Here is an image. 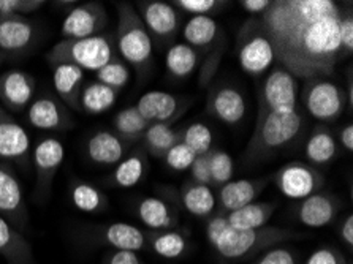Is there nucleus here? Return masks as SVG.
Returning a JSON list of instances; mask_svg holds the SVG:
<instances>
[{
  "instance_id": "36",
  "label": "nucleus",
  "mask_w": 353,
  "mask_h": 264,
  "mask_svg": "<svg viewBox=\"0 0 353 264\" xmlns=\"http://www.w3.org/2000/svg\"><path fill=\"white\" fill-rule=\"evenodd\" d=\"M144 172H146V159L138 152L121 160L116 165L111 179H113V184L117 187L132 188L143 179Z\"/></svg>"
},
{
  "instance_id": "25",
  "label": "nucleus",
  "mask_w": 353,
  "mask_h": 264,
  "mask_svg": "<svg viewBox=\"0 0 353 264\" xmlns=\"http://www.w3.org/2000/svg\"><path fill=\"white\" fill-rule=\"evenodd\" d=\"M210 111L227 125H236L245 114V101L236 89L221 88L211 95Z\"/></svg>"
},
{
  "instance_id": "24",
  "label": "nucleus",
  "mask_w": 353,
  "mask_h": 264,
  "mask_svg": "<svg viewBox=\"0 0 353 264\" xmlns=\"http://www.w3.org/2000/svg\"><path fill=\"white\" fill-rule=\"evenodd\" d=\"M0 255L7 264H35L28 239L2 217H0Z\"/></svg>"
},
{
  "instance_id": "23",
  "label": "nucleus",
  "mask_w": 353,
  "mask_h": 264,
  "mask_svg": "<svg viewBox=\"0 0 353 264\" xmlns=\"http://www.w3.org/2000/svg\"><path fill=\"white\" fill-rule=\"evenodd\" d=\"M52 83H54L59 100L63 105L70 110H81L79 97H81L84 88V72L81 68L70 65V63L56 65L54 73H52Z\"/></svg>"
},
{
  "instance_id": "5",
  "label": "nucleus",
  "mask_w": 353,
  "mask_h": 264,
  "mask_svg": "<svg viewBox=\"0 0 353 264\" xmlns=\"http://www.w3.org/2000/svg\"><path fill=\"white\" fill-rule=\"evenodd\" d=\"M116 45L121 56L137 70L146 68L151 62L152 39L132 3L117 5Z\"/></svg>"
},
{
  "instance_id": "16",
  "label": "nucleus",
  "mask_w": 353,
  "mask_h": 264,
  "mask_svg": "<svg viewBox=\"0 0 353 264\" xmlns=\"http://www.w3.org/2000/svg\"><path fill=\"white\" fill-rule=\"evenodd\" d=\"M35 78L23 70H10L0 74V105L12 112H21L32 103Z\"/></svg>"
},
{
  "instance_id": "30",
  "label": "nucleus",
  "mask_w": 353,
  "mask_h": 264,
  "mask_svg": "<svg viewBox=\"0 0 353 264\" xmlns=\"http://www.w3.org/2000/svg\"><path fill=\"white\" fill-rule=\"evenodd\" d=\"M117 100V90L99 83L85 84L79 97V108L88 114H101L108 111Z\"/></svg>"
},
{
  "instance_id": "38",
  "label": "nucleus",
  "mask_w": 353,
  "mask_h": 264,
  "mask_svg": "<svg viewBox=\"0 0 353 264\" xmlns=\"http://www.w3.org/2000/svg\"><path fill=\"white\" fill-rule=\"evenodd\" d=\"M292 7L304 23H315L341 14V10L333 0H292Z\"/></svg>"
},
{
  "instance_id": "22",
  "label": "nucleus",
  "mask_w": 353,
  "mask_h": 264,
  "mask_svg": "<svg viewBox=\"0 0 353 264\" xmlns=\"http://www.w3.org/2000/svg\"><path fill=\"white\" fill-rule=\"evenodd\" d=\"M266 184H268L266 179H239L227 182L225 185L221 187V193H219V203H221L222 211L230 214L254 203L256 196L263 192Z\"/></svg>"
},
{
  "instance_id": "12",
  "label": "nucleus",
  "mask_w": 353,
  "mask_h": 264,
  "mask_svg": "<svg viewBox=\"0 0 353 264\" xmlns=\"http://www.w3.org/2000/svg\"><path fill=\"white\" fill-rule=\"evenodd\" d=\"M149 35L159 40H170L178 34L181 18L171 3L160 0H143L133 5Z\"/></svg>"
},
{
  "instance_id": "50",
  "label": "nucleus",
  "mask_w": 353,
  "mask_h": 264,
  "mask_svg": "<svg viewBox=\"0 0 353 264\" xmlns=\"http://www.w3.org/2000/svg\"><path fill=\"white\" fill-rule=\"evenodd\" d=\"M239 5L250 14H263L270 8L271 0H243Z\"/></svg>"
},
{
  "instance_id": "33",
  "label": "nucleus",
  "mask_w": 353,
  "mask_h": 264,
  "mask_svg": "<svg viewBox=\"0 0 353 264\" xmlns=\"http://www.w3.org/2000/svg\"><path fill=\"white\" fill-rule=\"evenodd\" d=\"M183 204L195 217H210L216 209V196L210 185L192 184L187 185L183 192Z\"/></svg>"
},
{
  "instance_id": "2",
  "label": "nucleus",
  "mask_w": 353,
  "mask_h": 264,
  "mask_svg": "<svg viewBox=\"0 0 353 264\" xmlns=\"http://www.w3.org/2000/svg\"><path fill=\"white\" fill-rule=\"evenodd\" d=\"M206 234L219 255L228 261H244L256 253L270 250L283 242L301 239L303 234L292 230L263 226L259 230H234L225 215H216L206 225Z\"/></svg>"
},
{
  "instance_id": "52",
  "label": "nucleus",
  "mask_w": 353,
  "mask_h": 264,
  "mask_svg": "<svg viewBox=\"0 0 353 264\" xmlns=\"http://www.w3.org/2000/svg\"><path fill=\"white\" fill-rule=\"evenodd\" d=\"M339 141L347 150H349V152H352L353 150V123H347L345 127L341 128Z\"/></svg>"
},
{
  "instance_id": "8",
  "label": "nucleus",
  "mask_w": 353,
  "mask_h": 264,
  "mask_svg": "<svg viewBox=\"0 0 353 264\" xmlns=\"http://www.w3.org/2000/svg\"><path fill=\"white\" fill-rule=\"evenodd\" d=\"M65 159V149L63 144L56 138H45L37 143L32 161L35 168V198L37 201H45L51 192L52 181L61 170Z\"/></svg>"
},
{
  "instance_id": "37",
  "label": "nucleus",
  "mask_w": 353,
  "mask_h": 264,
  "mask_svg": "<svg viewBox=\"0 0 353 264\" xmlns=\"http://www.w3.org/2000/svg\"><path fill=\"white\" fill-rule=\"evenodd\" d=\"M113 125L117 136H121L124 141H137L138 138L144 136L149 123L144 121V117L138 112L135 106H130L117 112Z\"/></svg>"
},
{
  "instance_id": "10",
  "label": "nucleus",
  "mask_w": 353,
  "mask_h": 264,
  "mask_svg": "<svg viewBox=\"0 0 353 264\" xmlns=\"http://www.w3.org/2000/svg\"><path fill=\"white\" fill-rule=\"evenodd\" d=\"M299 94L298 79L285 68L277 65L272 68L265 79L260 95L261 111L296 110Z\"/></svg>"
},
{
  "instance_id": "17",
  "label": "nucleus",
  "mask_w": 353,
  "mask_h": 264,
  "mask_svg": "<svg viewBox=\"0 0 353 264\" xmlns=\"http://www.w3.org/2000/svg\"><path fill=\"white\" fill-rule=\"evenodd\" d=\"M30 138L23 125L0 105V161L29 160Z\"/></svg>"
},
{
  "instance_id": "44",
  "label": "nucleus",
  "mask_w": 353,
  "mask_h": 264,
  "mask_svg": "<svg viewBox=\"0 0 353 264\" xmlns=\"http://www.w3.org/2000/svg\"><path fill=\"white\" fill-rule=\"evenodd\" d=\"M173 5L192 16H210L222 3L217 0H176Z\"/></svg>"
},
{
  "instance_id": "43",
  "label": "nucleus",
  "mask_w": 353,
  "mask_h": 264,
  "mask_svg": "<svg viewBox=\"0 0 353 264\" xmlns=\"http://www.w3.org/2000/svg\"><path fill=\"white\" fill-rule=\"evenodd\" d=\"M43 5L41 0H0V16H26Z\"/></svg>"
},
{
  "instance_id": "32",
  "label": "nucleus",
  "mask_w": 353,
  "mask_h": 264,
  "mask_svg": "<svg viewBox=\"0 0 353 264\" xmlns=\"http://www.w3.org/2000/svg\"><path fill=\"white\" fill-rule=\"evenodd\" d=\"M70 198L73 206L85 214H99L108 207V199L103 193L95 185L88 184L84 181L74 182L72 185Z\"/></svg>"
},
{
  "instance_id": "9",
  "label": "nucleus",
  "mask_w": 353,
  "mask_h": 264,
  "mask_svg": "<svg viewBox=\"0 0 353 264\" xmlns=\"http://www.w3.org/2000/svg\"><path fill=\"white\" fill-rule=\"evenodd\" d=\"M274 184L283 196L288 199H303L317 193L323 185V176L312 166L301 161H290L277 170Z\"/></svg>"
},
{
  "instance_id": "11",
  "label": "nucleus",
  "mask_w": 353,
  "mask_h": 264,
  "mask_svg": "<svg viewBox=\"0 0 353 264\" xmlns=\"http://www.w3.org/2000/svg\"><path fill=\"white\" fill-rule=\"evenodd\" d=\"M108 24V14H106L103 5L97 2H85L77 5L63 19L61 34L63 40H78L89 39V37L101 35Z\"/></svg>"
},
{
  "instance_id": "27",
  "label": "nucleus",
  "mask_w": 353,
  "mask_h": 264,
  "mask_svg": "<svg viewBox=\"0 0 353 264\" xmlns=\"http://www.w3.org/2000/svg\"><path fill=\"white\" fill-rule=\"evenodd\" d=\"M137 214L138 219L152 231L173 230V226L176 225L173 209H171L168 203H165L163 199L160 198H144L143 201L138 204Z\"/></svg>"
},
{
  "instance_id": "45",
  "label": "nucleus",
  "mask_w": 353,
  "mask_h": 264,
  "mask_svg": "<svg viewBox=\"0 0 353 264\" xmlns=\"http://www.w3.org/2000/svg\"><path fill=\"white\" fill-rule=\"evenodd\" d=\"M252 264H298L295 252L287 247H272Z\"/></svg>"
},
{
  "instance_id": "1",
  "label": "nucleus",
  "mask_w": 353,
  "mask_h": 264,
  "mask_svg": "<svg viewBox=\"0 0 353 264\" xmlns=\"http://www.w3.org/2000/svg\"><path fill=\"white\" fill-rule=\"evenodd\" d=\"M339 16L304 23L293 10L292 0H276L261 14L260 23L274 50L277 65L296 79L307 81L331 77L336 63L344 56Z\"/></svg>"
},
{
  "instance_id": "31",
  "label": "nucleus",
  "mask_w": 353,
  "mask_h": 264,
  "mask_svg": "<svg viewBox=\"0 0 353 264\" xmlns=\"http://www.w3.org/2000/svg\"><path fill=\"white\" fill-rule=\"evenodd\" d=\"M198 63V51L187 43H176L168 50L165 65L174 78L184 79L195 72Z\"/></svg>"
},
{
  "instance_id": "28",
  "label": "nucleus",
  "mask_w": 353,
  "mask_h": 264,
  "mask_svg": "<svg viewBox=\"0 0 353 264\" xmlns=\"http://www.w3.org/2000/svg\"><path fill=\"white\" fill-rule=\"evenodd\" d=\"M187 45L194 50H208L219 35V24L211 16H192L183 30Z\"/></svg>"
},
{
  "instance_id": "29",
  "label": "nucleus",
  "mask_w": 353,
  "mask_h": 264,
  "mask_svg": "<svg viewBox=\"0 0 353 264\" xmlns=\"http://www.w3.org/2000/svg\"><path fill=\"white\" fill-rule=\"evenodd\" d=\"M146 244L151 245L154 253H157L162 258H167V260L181 258L185 253L187 247H189L184 234L174 230L152 231V233L146 234Z\"/></svg>"
},
{
  "instance_id": "3",
  "label": "nucleus",
  "mask_w": 353,
  "mask_h": 264,
  "mask_svg": "<svg viewBox=\"0 0 353 264\" xmlns=\"http://www.w3.org/2000/svg\"><path fill=\"white\" fill-rule=\"evenodd\" d=\"M304 127V117L298 110L261 111L250 138L245 157L249 160L268 159L295 141Z\"/></svg>"
},
{
  "instance_id": "41",
  "label": "nucleus",
  "mask_w": 353,
  "mask_h": 264,
  "mask_svg": "<svg viewBox=\"0 0 353 264\" xmlns=\"http://www.w3.org/2000/svg\"><path fill=\"white\" fill-rule=\"evenodd\" d=\"M97 81L101 84L108 85V88L114 89L119 92L122 88H125L130 81V70L125 65L124 62L117 61H111L110 63H106L103 68H100L97 73Z\"/></svg>"
},
{
  "instance_id": "6",
  "label": "nucleus",
  "mask_w": 353,
  "mask_h": 264,
  "mask_svg": "<svg viewBox=\"0 0 353 264\" xmlns=\"http://www.w3.org/2000/svg\"><path fill=\"white\" fill-rule=\"evenodd\" d=\"M238 62L250 77H260L274 62V50L260 19H250L239 32Z\"/></svg>"
},
{
  "instance_id": "26",
  "label": "nucleus",
  "mask_w": 353,
  "mask_h": 264,
  "mask_svg": "<svg viewBox=\"0 0 353 264\" xmlns=\"http://www.w3.org/2000/svg\"><path fill=\"white\" fill-rule=\"evenodd\" d=\"M276 212L274 203H250L225 215L228 225L234 230H259L268 226V222Z\"/></svg>"
},
{
  "instance_id": "39",
  "label": "nucleus",
  "mask_w": 353,
  "mask_h": 264,
  "mask_svg": "<svg viewBox=\"0 0 353 264\" xmlns=\"http://www.w3.org/2000/svg\"><path fill=\"white\" fill-rule=\"evenodd\" d=\"M181 141H183L196 157L198 155H206L211 152L212 148V133L210 130V127L205 125V123L195 122L185 128L183 136H181Z\"/></svg>"
},
{
  "instance_id": "20",
  "label": "nucleus",
  "mask_w": 353,
  "mask_h": 264,
  "mask_svg": "<svg viewBox=\"0 0 353 264\" xmlns=\"http://www.w3.org/2000/svg\"><path fill=\"white\" fill-rule=\"evenodd\" d=\"M137 110L149 125L151 123H168L181 110V101L174 95L163 90H149L137 103Z\"/></svg>"
},
{
  "instance_id": "4",
  "label": "nucleus",
  "mask_w": 353,
  "mask_h": 264,
  "mask_svg": "<svg viewBox=\"0 0 353 264\" xmlns=\"http://www.w3.org/2000/svg\"><path fill=\"white\" fill-rule=\"evenodd\" d=\"M48 62L52 67L61 63H70L83 72H95L103 68L106 63L114 61L113 41L106 35H95L89 39L61 40L46 54Z\"/></svg>"
},
{
  "instance_id": "13",
  "label": "nucleus",
  "mask_w": 353,
  "mask_h": 264,
  "mask_svg": "<svg viewBox=\"0 0 353 264\" xmlns=\"http://www.w3.org/2000/svg\"><path fill=\"white\" fill-rule=\"evenodd\" d=\"M0 217L19 231L29 219L19 179L7 165H0Z\"/></svg>"
},
{
  "instance_id": "42",
  "label": "nucleus",
  "mask_w": 353,
  "mask_h": 264,
  "mask_svg": "<svg viewBox=\"0 0 353 264\" xmlns=\"http://www.w3.org/2000/svg\"><path fill=\"white\" fill-rule=\"evenodd\" d=\"M196 155L192 152V150L187 148L183 141L174 144L173 148L165 154V161H167V165L174 171L190 170V166L194 163Z\"/></svg>"
},
{
  "instance_id": "19",
  "label": "nucleus",
  "mask_w": 353,
  "mask_h": 264,
  "mask_svg": "<svg viewBox=\"0 0 353 264\" xmlns=\"http://www.w3.org/2000/svg\"><path fill=\"white\" fill-rule=\"evenodd\" d=\"M125 141L110 130H99L85 143L90 161L100 166H113L125 159Z\"/></svg>"
},
{
  "instance_id": "47",
  "label": "nucleus",
  "mask_w": 353,
  "mask_h": 264,
  "mask_svg": "<svg viewBox=\"0 0 353 264\" xmlns=\"http://www.w3.org/2000/svg\"><path fill=\"white\" fill-rule=\"evenodd\" d=\"M339 40L344 56H350L353 52V18L352 14L339 16Z\"/></svg>"
},
{
  "instance_id": "48",
  "label": "nucleus",
  "mask_w": 353,
  "mask_h": 264,
  "mask_svg": "<svg viewBox=\"0 0 353 264\" xmlns=\"http://www.w3.org/2000/svg\"><path fill=\"white\" fill-rule=\"evenodd\" d=\"M192 181L194 184L200 185H211V174H210V160L206 155H198L190 166Z\"/></svg>"
},
{
  "instance_id": "49",
  "label": "nucleus",
  "mask_w": 353,
  "mask_h": 264,
  "mask_svg": "<svg viewBox=\"0 0 353 264\" xmlns=\"http://www.w3.org/2000/svg\"><path fill=\"white\" fill-rule=\"evenodd\" d=\"M100 264H143L137 252L113 250L103 258Z\"/></svg>"
},
{
  "instance_id": "18",
  "label": "nucleus",
  "mask_w": 353,
  "mask_h": 264,
  "mask_svg": "<svg viewBox=\"0 0 353 264\" xmlns=\"http://www.w3.org/2000/svg\"><path fill=\"white\" fill-rule=\"evenodd\" d=\"M37 27L26 16H0V51L23 54L35 45Z\"/></svg>"
},
{
  "instance_id": "14",
  "label": "nucleus",
  "mask_w": 353,
  "mask_h": 264,
  "mask_svg": "<svg viewBox=\"0 0 353 264\" xmlns=\"http://www.w3.org/2000/svg\"><path fill=\"white\" fill-rule=\"evenodd\" d=\"M28 121L39 130H70L73 119L68 108L52 95H41L32 101L28 110Z\"/></svg>"
},
{
  "instance_id": "40",
  "label": "nucleus",
  "mask_w": 353,
  "mask_h": 264,
  "mask_svg": "<svg viewBox=\"0 0 353 264\" xmlns=\"http://www.w3.org/2000/svg\"><path fill=\"white\" fill-rule=\"evenodd\" d=\"M208 160H210V174H211V185L222 187L227 182L232 181L234 165L233 159L230 154L223 152V150H211L208 154Z\"/></svg>"
},
{
  "instance_id": "15",
  "label": "nucleus",
  "mask_w": 353,
  "mask_h": 264,
  "mask_svg": "<svg viewBox=\"0 0 353 264\" xmlns=\"http://www.w3.org/2000/svg\"><path fill=\"white\" fill-rule=\"evenodd\" d=\"M97 244L106 245L113 250L138 252L146 247V234L135 225L117 222L110 225H99L88 231Z\"/></svg>"
},
{
  "instance_id": "35",
  "label": "nucleus",
  "mask_w": 353,
  "mask_h": 264,
  "mask_svg": "<svg viewBox=\"0 0 353 264\" xmlns=\"http://www.w3.org/2000/svg\"><path fill=\"white\" fill-rule=\"evenodd\" d=\"M179 141V133L170 123H151L144 132V143L154 157H165V154Z\"/></svg>"
},
{
  "instance_id": "34",
  "label": "nucleus",
  "mask_w": 353,
  "mask_h": 264,
  "mask_svg": "<svg viewBox=\"0 0 353 264\" xmlns=\"http://www.w3.org/2000/svg\"><path fill=\"white\" fill-rule=\"evenodd\" d=\"M336 152H338L336 139L325 128H317L307 139L306 148H304V155L314 165L330 163L336 157Z\"/></svg>"
},
{
  "instance_id": "21",
  "label": "nucleus",
  "mask_w": 353,
  "mask_h": 264,
  "mask_svg": "<svg viewBox=\"0 0 353 264\" xmlns=\"http://www.w3.org/2000/svg\"><path fill=\"white\" fill-rule=\"evenodd\" d=\"M339 211V203L328 193H314L298 206V219L309 228H323L333 222Z\"/></svg>"
},
{
  "instance_id": "7",
  "label": "nucleus",
  "mask_w": 353,
  "mask_h": 264,
  "mask_svg": "<svg viewBox=\"0 0 353 264\" xmlns=\"http://www.w3.org/2000/svg\"><path fill=\"white\" fill-rule=\"evenodd\" d=\"M301 99L309 114L322 122H334L347 105L344 90L326 78L307 79Z\"/></svg>"
},
{
  "instance_id": "51",
  "label": "nucleus",
  "mask_w": 353,
  "mask_h": 264,
  "mask_svg": "<svg viewBox=\"0 0 353 264\" xmlns=\"http://www.w3.org/2000/svg\"><path fill=\"white\" fill-rule=\"evenodd\" d=\"M339 236L344 244L352 249L353 247V215L349 214L345 217L344 222H342L341 228H339Z\"/></svg>"
},
{
  "instance_id": "46",
  "label": "nucleus",
  "mask_w": 353,
  "mask_h": 264,
  "mask_svg": "<svg viewBox=\"0 0 353 264\" xmlns=\"http://www.w3.org/2000/svg\"><path fill=\"white\" fill-rule=\"evenodd\" d=\"M306 264H347L345 258L333 247H322L309 255Z\"/></svg>"
}]
</instances>
